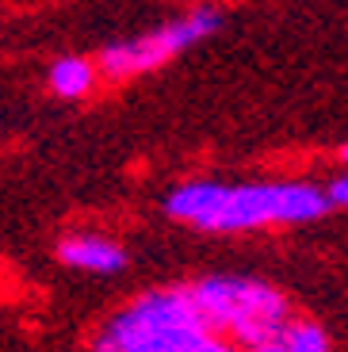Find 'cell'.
Listing matches in <instances>:
<instances>
[{"label":"cell","mask_w":348,"mask_h":352,"mask_svg":"<svg viewBox=\"0 0 348 352\" xmlns=\"http://www.w3.org/2000/svg\"><path fill=\"white\" fill-rule=\"evenodd\" d=\"M333 203L325 192L310 184H218V180H192L180 184L165 199L173 219L210 234H234L257 226H291L314 222Z\"/></svg>","instance_id":"cell-1"},{"label":"cell","mask_w":348,"mask_h":352,"mask_svg":"<svg viewBox=\"0 0 348 352\" xmlns=\"http://www.w3.org/2000/svg\"><path fill=\"white\" fill-rule=\"evenodd\" d=\"M92 352H237L184 291H153L111 318Z\"/></svg>","instance_id":"cell-2"},{"label":"cell","mask_w":348,"mask_h":352,"mask_svg":"<svg viewBox=\"0 0 348 352\" xmlns=\"http://www.w3.org/2000/svg\"><path fill=\"white\" fill-rule=\"evenodd\" d=\"M195 307L218 329L222 337L237 341L241 349H261V344L283 341L291 329V310L287 299L276 287L245 276H210L188 287Z\"/></svg>","instance_id":"cell-3"},{"label":"cell","mask_w":348,"mask_h":352,"mask_svg":"<svg viewBox=\"0 0 348 352\" xmlns=\"http://www.w3.org/2000/svg\"><path fill=\"white\" fill-rule=\"evenodd\" d=\"M218 12L215 8H199L192 16H180L173 23L157 27L149 35H138L131 43H115L100 54V69L107 77H134V73H149V69H161L165 62H173L180 50L203 43L207 35L218 31Z\"/></svg>","instance_id":"cell-4"},{"label":"cell","mask_w":348,"mask_h":352,"mask_svg":"<svg viewBox=\"0 0 348 352\" xmlns=\"http://www.w3.org/2000/svg\"><path fill=\"white\" fill-rule=\"evenodd\" d=\"M58 261L69 264V268H80V272H119L127 264V253H122L115 241L104 238H65L58 245Z\"/></svg>","instance_id":"cell-5"},{"label":"cell","mask_w":348,"mask_h":352,"mask_svg":"<svg viewBox=\"0 0 348 352\" xmlns=\"http://www.w3.org/2000/svg\"><path fill=\"white\" fill-rule=\"evenodd\" d=\"M92 77H96V69L85 58H58L50 65V88H54V96H61V100L85 96L92 88Z\"/></svg>","instance_id":"cell-6"},{"label":"cell","mask_w":348,"mask_h":352,"mask_svg":"<svg viewBox=\"0 0 348 352\" xmlns=\"http://www.w3.org/2000/svg\"><path fill=\"white\" fill-rule=\"evenodd\" d=\"M283 352H329V341L314 322H291L283 337Z\"/></svg>","instance_id":"cell-7"},{"label":"cell","mask_w":348,"mask_h":352,"mask_svg":"<svg viewBox=\"0 0 348 352\" xmlns=\"http://www.w3.org/2000/svg\"><path fill=\"white\" fill-rule=\"evenodd\" d=\"M325 195H329L333 207H345V211H348V173H345V176H337V180L329 184V192H325Z\"/></svg>","instance_id":"cell-8"},{"label":"cell","mask_w":348,"mask_h":352,"mask_svg":"<svg viewBox=\"0 0 348 352\" xmlns=\"http://www.w3.org/2000/svg\"><path fill=\"white\" fill-rule=\"evenodd\" d=\"M287 337V333H283ZM245 352H283V341H276V344H261V349H245Z\"/></svg>","instance_id":"cell-9"},{"label":"cell","mask_w":348,"mask_h":352,"mask_svg":"<svg viewBox=\"0 0 348 352\" xmlns=\"http://www.w3.org/2000/svg\"><path fill=\"white\" fill-rule=\"evenodd\" d=\"M345 161H348V146H345Z\"/></svg>","instance_id":"cell-10"}]
</instances>
